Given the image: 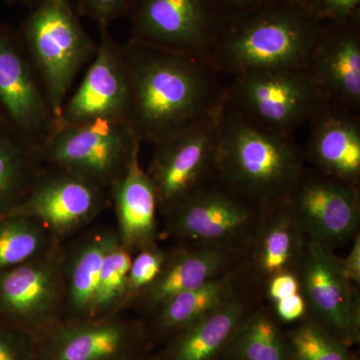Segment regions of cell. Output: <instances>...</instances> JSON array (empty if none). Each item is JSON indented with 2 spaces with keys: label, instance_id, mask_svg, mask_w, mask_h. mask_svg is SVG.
<instances>
[{
  "label": "cell",
  "instance_id": "cell-1",
  "mask_svg": "<svg viewBox=\"0 0 360 360\" xmlns=\"http://www.w3.org/2000/svg\"><path fill=\"white\" fill-rule=\"evenodd\" d=\"M131 84L129 124L155 146L221 108L225 87L205 58L130 39L122 45Z\"/></svg>",
  "mask_w": 360,
  "mask_h": 360
},
{
  "label": "cell",
  "instance_id": "cell-2",
  "mask_svg": "<svg viewBox=\"0 0 360 360\" xmlns=\"http://www.w3.org/2000/svg\"><path fill=\"white\" fill-rule=\"evenodd\" d=\"M323 25L309 0H265L224 21L205 58L219 75L232 77L303 68Z\"/></svg>",
  "mask_w": 360,
  "mask_h": 360
},
{
  "label": "cell",
  "instance_id": "cell-3",
  "mask_svg": "<svg viewBox=\"0 0 360 360\" xmlns=\"http://www.w3.org/2000/svg\"><path fill=\"white\" fill-rule=\"evenodd\" d=\"M305 167L303 148L293 135L259 129L224 101L215 179L269 213L286 202Z\"/></svg>",
  "mask_w": 360,
  "mask_h": 360
},
{
  "label": "cell",
  "instance_id": "cell-4",
  "mask_svg": "<svg viewBox=\"0 0 360 360\" xmlns=\"http://www.w3.org/2000/svg\"><path fill=\"white\" fill-rule=\"evenodd\" d=\"M56 120L97 44L68 0H39L18 30Z\"/></svg>",
  "mask_w": 360,
  "mask_h": 360
},
{
  "label": "cell",
  "instance_id": "cell-5",
  "mask_svg": "<svg viewBox=\"0 0 360 360\" xmlns=\"http://www.w3.org/2000/svg\"><path fill=\"white\" fill-rule=\"evenodd\" d=\"M265 214L214 176L161 213L168 236L177 245L246 255Z\"/></svg>",
  "mask_w": 360,
  "mask_h": 360
},
{
  "label": "cell",
  "instance_id": "cell-6",
  "mask_svg": "<svg viewBox=\"0 0 360 360\" xmlns=\"http://www.w3.org/2000/svg\"><path fill=\"white\" fill-rule=\"evenodd\" d=\"M224 101L259 129L286 135L309 124L328 106L305 68L233 77Z\"/></svg>",
  "mask_w": 360,
  "mask_h": 360
},
{
  "label": "cell",
  "instance_id": "cell-7",
  "mask_svg": "<svg viewBox=\"0 0 360 360\" xmlns=\"http://www.w3.org/2000/svg\"><path fill=\"white\" fill-rule=\"evenodd\" d=\"M141 146L129 122H58L40 150L45 165L66 170L110 191L141 153Z\"/></svg>",
  "mask_w": 360,
  "mask_h": 360
},
{
  "label": "cell",
  "instance_id": "cell-8",
  "mask_svg": "<svg viewBox=\"0 0 360 360\" xmlns=\"http://www.w3.org/2000/svg\"><path fill=\"white\" fill-rule=\"evenodd\" d=\"M63 245L0 271V322L39 342L65 321Z\"/></svg>",
  "mask_w": 360,
  "mask_h": 360
},
{
  "label": "cell",
  "instance_id": "cell-9",
  "mask_svg": "<svg viewBox=\"0 0 360 360\" xmlns=\"http://www.w3.org/2000/svg\"><path fill=\"white\" fill-rule=\"evenodd\" d=\"M108 207L110 198L106 189L66 170L44 165L25 200L4 217L21 215L37 220L63 245L89 229Z\"/></svg>",
  "mask_w": 360,
  "mask_h": 360
},
{
  "label": "cell",
  "instance_id": "cell-10",
  "mask_svg": "<svg viewBox=\"0 0 360 360\" xmlns=\"http://www.w3.org/2000/svg\"><path fill=\"white\" fill-rule=\"evenodd\" d=\"M285 205L307 241L333 250L359 232V186L314 168L304 167Z\"/></svg>",
  "mask_w": 360,
  "mask_h": 360
},
{
  "label": "cell",
  "instance_id": "cell-11",
  "mask_svg": "<svg viewBox=\"0 0 360 360\" xmlns=\"http://www.w3.org/2000/svg\"><path fill=\"white\" fill-rule=\"evenodd\" d=\"M127 15L130 39L202 58L224 23L210 0H135Z\"/></svg>",
  "mask_w": 360,
  "mask_h": 360
},
{
  "label": "cell",
  "instance_id": "cell-12",
  "mask_svg": "<svg viewBox=\"0 0 360 360\" xmlns=\"http://www.w3.org/2000/svg\"><path fill=\"white\" fill-rule=\"evenodd\" d=\"M220 108L153 146L146 172L158 193L160 214L213 176Z\"/></svg>",
  "mask_w": 360,
  "mask_h": 360
},
{
  "label": "cell",
  "instance_id": "cell-13",
  "mask_svg": "<svg viewBox=\"0 0 360 360\" xmlns=\"http://www.w3.org/2000/svg\"><path fill=\"white\" fill-rule=\"evenodd\" d=\"M297 274L309 316L348 347L357 345L359 293L345 276L341 258L330 248L307 241Z\"/></svg>",
  "mask_w": 360,
  "mask_h": 360
},
{
  "label": "cell",
  "instance_id": "cell-14",
  "mask_svg": "<svg viewBox=\"0 0 360 360\" xmlns=\"http://www.w3.org/2000/svg\"><path fill=\"white\" fill-rule=\"evenodd\" d=\"M0 120L39 146L58 123L20 32L4 23H0Z\"/></svg>",
  "mask_w": 360,
  "mask_h": 360
},
{
  "label": "cell",
  "instance_id": "cell-15",
  "mask_svg": "<svg viewBox=\"0 0 360 360\" xmlns=\"http://www.w3.org/2000/svg\"><path fill=\"white\" fill-rule=\"evenodd\" d=\"M99 28L101 39L96 54L89 63L84 79L72 96L66 99L58 122H129L131 84L122 45L113 39L108 27Z\"/></svg>",
  "mask_w": 360,
  "mask_h": 360
},
{
  "label": "cell",
  "instance_id": "cell-16",
  "mask_svg": "<svg viewBox=\"0 0 360 360\" xmlns=\"http://www.w3.org/2000/svg\"><path fill=\"white\" fill-rule=\"evenodd\" d=\"M37 360H123L151 350L143 319L122 314L63 322L37 342Z\"/></svg>",
  "mask_w": 360,
  "mask_h": 360
},
{
  "label": "cell",
  "instance_id": "cell-17",
  "mask_svg": "<svg viewBox=\"0 0 360 360\" xmlns=\"http://www.w3.org/2000/svg\"><path fill=\"white\" fill-rule=\"evenodd\" d=\"M305 68L328 105L360 113V15L324 23Z\"/></svg>",
  "mask_w": 360,
  "mask_h": 360
},
{
  "label": "cell",
  "instance_id": "cell-18",
  "mask_svg": "<svg viewBox=\"0 0 360 360\" xmlns=\"http://www.w3.org/2000/svg\"><path fill=\"white\" fill-rule=\"evenodd\" d=\"M241 251L177 245L168 250L160 276L132 302L134 309L146 317L174 296L202 285L243 262Z\"/></svg>",
  "mask_w": 360,
  "mask_h": 360
},
{
  "label": "cell",
  "instance_id": "cell-19",
  "mask_svg": "<svg viewBox=\"0 0 360 360\" xmlns=\"http://www.w3.org/2000/svg\"><path fill=\"white\" fill-rule=\"evenodd\" d=\"M253 279L255 281L245 258L233 269L202 285L167 300L143 319L148 328L149 345L153 348L158 343L165 342L182 328L224 307L225 303L245 292Z\"/></svg>",
  "mask_w": 360,
  "mask_h": 360
},
{
  "label": "cell",
  "instance_id": "cell-20",
  "mask_svg": "<svg viewBox=\"0 0 360 360\" xmlns=\"http://www.w3.org/2000/svg\"><path fill=\"white\" fill-rule=\"evenodd\" d=\"M360 113L328 105L309 123L305 162L322 174L359 186Z\"/></svg>",
  "mask_w": 360,
  "mask_h": 360
},
{
  "label": "cell",
  "instance_id": "cell-21",
  "mask_svg": "<svg viewBox=\"0 0 360 360\" xmlns=\"http://www.w3.org/2000/svg\"><path fill=\"white\" fill-rule=\"evenodd\" d=\"M115 234V227H89L63 243L65 323L94 319L99 274Z\"/></svg>",
  "mask_w": 360,
  "mask_h": 360
},
{
  "label": "cell",
  "instance_id": "cell-22",
  "mask_svg": "<svg viewBox=\"0 0 360 360\" xmlns=\"http://www.w3.org/2000/svg\"><path fill=\"white\" fill-rule=\"evenodd\" d=\"M108 193L122 245L135 253L156 243L160 202L148 172L141 167L139 153L132 158L122 176L113 182Z\"/></svg>",
  "mask_w": 360,
  "mask_h": 360
},
{
  "label": "cell",
  "instance_id": "cell-23",
  "mask_svg": "<svg viewBox=\"0 0 360 360\" xmlns=\"http://www.w3.org/2000/svg\"><path fill=\"white\" fill-rule=\"evenodd\" d=\"M255 307L245 291L170 336L149 360H221L232 336Z\"/></svg>",
  "mask_w": 360,
  "mask_h": 360
},
{
  "label": "cell",
  "instance_id": "cell-24",
  "mask_svg": "<svg viewBox=\"0 0 360 360\" xmlns=\"http://www.w3.org/2000/svg\"><path fill=\"white\" fill-rule=\"evenodd\" d=\"M307 238L285 203L265 214L246 262L255 281L265 283L283 272H297Z\"/></svg>",
  "mask_w": 360,
  "mask_h": 360
},
{
  "label": "cell",
  "instance_id": "cell-25",
  "mask_svg": "<svg viewBox=\"0 0 360 360\" xmlns=\"http://www.w3.org/2000/svg\"><path fill=\"white\" fill-rule=\"evenodd\" d=\"M44 165L39 144L0 120V217L25 200Z\"/></svg>",
  "mask_w": 360,
  "mask_h": 360
},
{
  "label": "cell",
  "instance_id": "cell-26",
  "mask_svg": "<svg viewBox=\"0 0 360 360\" xmlns=\"http://www.w3.org/2000/svg\"><path fill=\"white\" fill-rule=\"evenodd\" d=\"M221 360H290L285 329L271 310H251L232 336Z\"/></svg>",
  "mask_w": 360,
  "mask_h": 360
},
{
  "label": "cell",
  "instance_id": "cell-27",
  "mask_svg": "<svg viewBox=\"0 0 360 360\" xmlns=\"http://www.w3.org/2000/svg\"><path fill=\"white\" fill-rule=\"evenodd\" d=\"M60 245L51 232L30 217H0V271L37 259Z\"/></svg>",
  "mask_w": 360,
  "mask_h": 360
},
{
  "label": "cell",
  "instance_id": "cell-28",
  "mask_svg": "<svg viewBox=\"0 0 360 360\" xmlns=\"http://www.w3.org/2000/svg\"><path fill=\"white\" fill-rule=\"evenodd\" d=\"M131 251L120 243L116 232L105 255L97 285L94 319H111L129 309V274Z\"/></svg>",
  "mask_w": 360,
  "mask_h": 360
},
{
  "label": "cell",
  "instance_id": "cell-29",
  "mask_svg": "<svg viewBox=\"0 0 360 360\" xmlns=\"http://www.w3.org/2000/svg\"><path fill=\"white\" fill-rule=\"evenodd\" d=\"M290 360H356L350 347L307 315L285 330Z\"/></svg>",
  "mask_w": 360,
  "mask_h": 360
},
{
  "label": "cell",
  "instance_id": "cell-30",
  "mask_svg": "<svg viewBox=\"0 0 360 360\" xmlns=\"http://www.w3.org/2000/svg\"><path fill=\"white\" fill-rule=\"evenodd\" d=\"M167 252L158 243H153L134 253L129 274V309L132 302L160 276Z\"/></svg>",
  "mask_w": 360,
  "mask_h": 360
},
{
  "label": "cell",
  "instance_id": "cell-31",
  "mask_svg": "<svg viewBox=\"0 0 360 360\" xmlns=\"http://www.w3.org/2000/svg\"><path fill=\"white\" fill-rule=\"evenodd\" d=\"M79 18L108 27L113 21L127 15L135 0H68Z\"/></svg>",
  "mask_w": 360,
  "mask_h": 360
},
{
  "label": "cell",
  "instance_id": "cell-32",
  "mask_svg": "<svg viewBox=\"0 0 360 360\" xmlns=\"http://www.w3.org/2000/svg\"><path fill=\"white\" fill-rule=\"evenodd\" d=\"M0 360H37V342L0 322Z\"/></svg>",
  "mask_w": 360,
  "mask_h": 360
},
{
  "label": "cell",
  "instance_id": "cell-33",
  "mask_svg": "<svg viewBox=\"0 0 360 360\" xmlns=\"http://www.w3.org/2000/svg\"><path fill=\"white\" fill-rule=\"evenodd\" d=\"M312 13L322 22H338L360 15V0H309Z\"/></svg>",
  "mask_w": 360,
  "mask_h": 360
},
{
  "label": "cell",
  "instance_id": "cell-34",
  "mask_svg": "<svg viewBox=\"0 0 360 360\" xmlns=\"http://www.w3.org/2000/svg\"><path fill=\"white\" fill-rule=\"evenodd\" d=\"M271 311L281 324H295L309 315L302 291L271 303Z\"/></svg>",
  "mask_w": 360,
  "mask_h": 360
},
{
  "label": "cell",
  "instance_id": "cell-35",
  "mask_svg": "<svg viewBox=\"0 0 360 360\" xmlns=\"http://www.w3.org/2000/svg\"><path fill=\"white\" fill-rule=\"evenodd\" d=\"M264 284L265 292L271 303L302 291V284L296 271L276 274L269 277Z\"/></svg>",
  "mask_w": 360,
  "mask_h": 360
},
{
  "label": "cell",
  "instance_id": "cell-36",
  "mask_svg": "<svg viewBox=\"0 0 360 360\" xmlns=\"http://www.w3.org/2000/svg\"><path fill=\"white\" fill-rule=\"evenodd\" d=\"M224 21L238 18L262 6L265 0H210Z\"/></svg>",
  "mask_w": 360,
  "mask_h": 360
},
{
  "label": "cell",
  "instance_id": "cell-37",
  "mask_svg": "<svg viewBox=\"0 0 360 360\" xmlns=\"http://www.w3.org/2000/svg\"><path fill=\"white\" fill-rule=\"evenodd\" d=\"M343 272L348 281L359 288L360 284V234L352 239V250L347 257L341 258Z\"/></svg>",
  "mask_w": 360,
  "mask_h": 360
},
{
  "label": "cell",
  "instance_id": "cell-38",
  "mask_svg": "<svg viewBox=\"0 0 360 360\" xmlns=\"http://www.w3.org/2000/svg\"><path fill=\"white\" fill-rule=\"evenodd\" d=\"M6 1L13 6H23L32 8L39 0H6Z\"/></svg>",
  "mask_w": 360,
  "mask_h": 360
},
{
  "label": "cell",
  "instance_id": "cell-39",
  "mask_svg": "<svg viewBox=\"0 0 360 360\" xmlns=\"http://www.w3.org/2000/svg\"><path fill=\"white\" fill-rule=\"evenodd\" d=\"M151 350H146V352H142L141 354H137L134 355V356H130L129 359H123V360H149V357H150Z\"/></svg>",
  "mask_w": 360,
  "mask_h": 360
}]
</instances>
